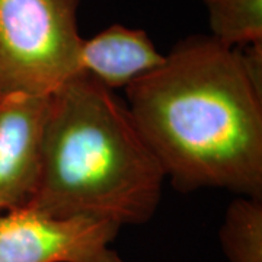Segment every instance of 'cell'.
<instances>
[{
	"instance_id": "obj_1",
	"label": "cell",
	"mask_w": 262,
	"mask_h": 262,
	"mask_svg": "<svg viewBox=\"0 0 262 262\" xmlns=\"http://www.w3.org/2000/svg\"><path fill=\"white\" fill-rule=\"evenodd\" d=\"M125 92L133 121L173 188L262 198V86L242 48L189 35Z\"/></svg>"
},
{
	"instance_id": "obj_2",
	"label": "cell",
	"mask_w": 262,
	"mask_h": 262,
	"mask_svg": "<svg viewBox=\"0 0 262 262\" xmlns=\"http://www.w3.org/2000/svg\"><path fill=\"white\" fill-rule=\"evenodd\" d=\"M165 170L111 89L79 73L50 95L42 169L28 207L144 225L162 200Z\"/></svg>"
},
{
	"instance_id": "obj_3",
	"label": "cell",
	"mask_w": 262,
	"mask_h": 262,
	"mask_svg": "<svg viewBox=\"0 0 262 262\" xmlns=\"http://www.w3.org/2000/svg\"><path fill=\"white\" fill-rule=\"evenodd\" d=\"M82 0H0V95L48 96L82 73Z\"/></svg>"
},
{
	"instance_id": "obj_4",
	"label": "cell",
	"mask_w": 262,
	"mask_h": 262,
	"mask_svg": "<svg viewBox=\"0 0 262 262\" xmlns=\"http://www.w3.org/2000/svg\"><path fill=\"white\" fill-rule=\"evenodd\" d=\"M113 222L51 215L25 206L0 213V262H125L111 244Z\"/></svg>"
},
{
	"instance_id": "obj_5",
	"label": "cell",
	"mask_w": 262,
	"mask_h": 262,
	"mask_svg": "<svg viewBox=\"0 0 262 262\" xmlns=\"http://www.w3.org/2000/svg\"><path fill=\"white\" fill-rule=\"evenodd\" d=\"M50 95H0V213L28 206L37 191Z\"/></svg>"
},
{
	"instance_id": "obj_6",
	"label": "cell",
	"mask_w": 262,
	"mask_h": 262,
	"mask_svg": "<svg viewBox=\"0 0 262 262\" xmlns=\"http://www.w3.org/2000/svg\"><path fill=\"white\" fill-rule=\"evenodd\" d=\"M165 60L144 29L120 24L82 41L79 69L108 89L127 88Z\"/></svg>"
},
{
	"instance_id": "obj_7",
	"label": "cell",
	"mask_w": 262,
	"mask_h": 262,
	"mask_svg": "<svg viewBox=\"0 0 262 262\" xmlns=\"http://www.w3.org/2000/svg\"><path fill=\"white\" fill-rule=\"evenodd\" d=\"M229 262H262V198L236 195L219 232Z\"/></svg>"
},
{
	"instance_id": "obj_8",
	"label": "cell",
	"mask_w": 262,
	"mask_h": 262,
	"mask_svg": "<svg viewBox=\"0 0 262 262\" xmlns=\"http://www.w3.org/2000/svg\"><path fill=\"white\" fill-rule=\"evenodd\" d=\"M210 37L227 47L262 42V0H201Z\"/></svg>"
}]
</instances>
